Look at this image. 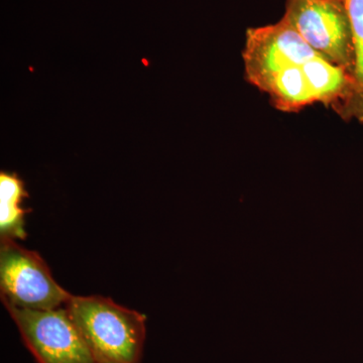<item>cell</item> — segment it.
Here are the masks:
<instances>
[{
	"label": "cell",
	"instance_id": "6da1fadb",
	"mask_svg": "<svg viewBox=\"0 0 363 363\" xmlns=\"http://www.w3.org/2000/svg\"><path fill=\"white\" fill-rule=\"evenodd\" d=\"M96 363H140L145 317L111 298L73 296L66 305Z\"/></svg>",
	"mask_w": 363,
	"mask_h": 363
},
{
	"label": "cell",
	"instance_id": "7a4b0ae2",
	"mask_svg": "<svg viewBox=\"0 0 363 363\" xmlns=\"http://www.w3.org/2000/svg\"><path fill=\"white\" fill-rule=\"evenodd\" d=\"M283 18L320 57L353 76L352 30L344 0H286Z\"/></svg>",
	"mask_w": 363,
	"mask_h": 363
},
{
	"label": "cell",
	"instance_id": "3957f363",
	"mask_svg": "<svg viewBox=\"0 0 363 363\" xmlns=\"http://www.w3.org/2000/svg\"><path fill=\"white\" fill-rule=\"evenodd\" d=\"M0 291L4 305L21 309L64 307L72 297L52 277L45 260L14 240L1 241Z\"/></svg>",
	"mask_w": 363,
	"mask_h": 363
},
{
	"label": "cell",
	"instance_id": "277c9868",
	"mask_svg": "<svg viewBox=\"0 0 363 363\" xmlns=\"http://www.w3.org/2000/svg\"><path fill=\"white\" fill-rule=\"evenodd\" d=\"M6 307L38 362L96 363L66 306L50 310Z\"/></svg>",
	"mask_w": 363,
	"mask_h": 363
},
{
	"label": "cell",
	"instance_id": "5b68a950",
	"mask_svg": "<svg viewBox=\"0 0 363 363\" xmlns=\"http://www.w3.org/2000/svg\"><path fill=\"white\" fill-rule=\"evenodd\" d=\"M319 56L285 18L247 30L242 51L245 79L262 92L276 74Z\"/></svg>",
	"mask_w": 363,
	"mask_h": 363
},
{
	"label": "cell",
	"instance_id": "8992f818",
	"mask_svg": "<svg viewBox=\"0 0 363 363\" xmlns=\"http://www.w3.org/2000/svg\"><path fill=\"white\" fill-rule=\"evenodd\" d=\"M302 68L316 102L330 107L340 116L354 90L352 74L320 56L306 62Z\"/></svg>",
	"mask_w": 363,
	"mask_h": 363
},
{
	"label": "cell",
	"instance_id": "52a82bcc",
	"mask_svg": "<svg viewBox=\"0 0 363 363\" xmlns=\"http://www.w3.org/2000/svg\"><path fill=\"white\" fill-rule=\"evenodd\" d=\"M264 93L269 95L272 106L281 112L293 113L316 104L302 65L279 71L271 79Z\"/></svg>",
	"mask_w": 363,
	"mask_h": 363
},
{
	"label": "cell",
	"instance_id": "ba28073f",
	"mask_svg": "<svg viewBox=\"0 0 363 363\" xmlns=\"http://www.w3.org/2000/svg\"><path fill=\"white\" fill-rule=\"evenodd\" d=\"M28 197L23 182L16 174L0 173V238L1 241L26 238V210L21 206Z\"/></svg>",
	"mask_w": 363,
	"mask_h": 363
},
{
	"label": "cell",
	"instance_id": "9c48e42d",
	"mask_svg": "<svg viewBox=\"0 0 363 363\" xmlns=\"http://www.w3.org/2000/svg\"><path fill=\"white\" fill-rule=\"evenodd\" d=\"M344 2L352 30L354 90L350 104L340 117L345 121H357L363 125V0H344Z\"/></svg>",
	"mask_w": 363,
	"mask_h": 363
}]
</instances>
